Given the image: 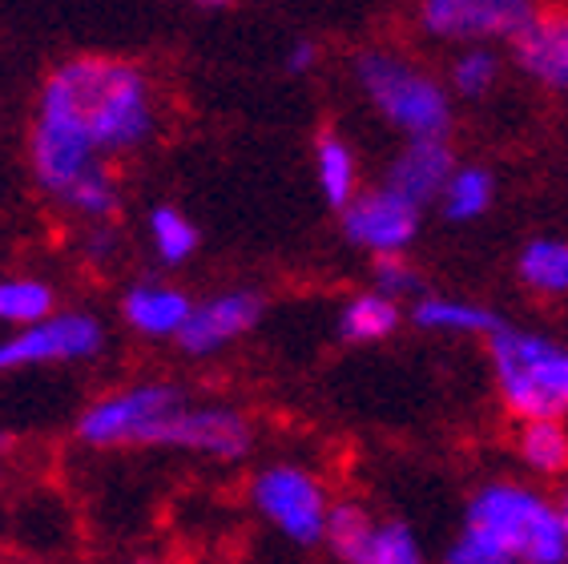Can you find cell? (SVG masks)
Returning <instances> with one entry per match:
<instances>
[{
    "label": "cell",
    "mask_w": 568,
    "mask_h": 564,
    "mask_svg": "<svg viewBox=\"0 0 568 564\" xmlns=\"http://www.w3.org/2000/svg\"><path fill=\"white\" fill-rule=\"evenodd\" d=\"M158 130L142 66L125 57H69L44 77L29 125V165L44 194L85 222H110L121 190L110 162L138 153Z\"/></svg>",
    "instance_id": "6da1fadb"
},
{
    "label": "cell",
    "mask_w": 568,
    "mask_h": 564,
    "mask_svg": "<svg viewBox=\"0 0 568 564\" xmlns=\"http://www.w3.org/2000/svg\"><path fill=\"white\" fill-rule=\"evenodd\" d=\"M444 564H568V521L545 492L493 480L468 500Z\"/></svg>",
    "instance_id": "7a4b0ae2"
},
{
    "label": "cell",
    "mask_w": 568,
    "mask_h": 564,
    "mask_svg": "<svg viewBox=\"0 0 568 564\" xmlns=\"http://www.w3.org/2000/svg\"><path fill=\"white\" fill-rule=\"evenodd\" d=\"M496 391L520 423L568 415V348L504 323L488 335Z\"/></svg>",
    "instance_id": "3957f363"
},
{
    "label": "cell",
    "mask_w": 568,
    "mask_h": 564,
    "mask_svg": "<svg viewBox=\"0 0 568 564\" xmlns=\"http://www.w3.org/2000/svg\"><path fill=\"white\" fill-rule=\"evenodd\" d=\"M355 77L383 118L412 141L448 138L452 130V93L427 69L412 66L407 57L387 49H367L355 57Z\"/></svg>",
    "instance_id": "277c9868"
},
{
    "label": "cell",
    "mask_w": 568,
    "mask_h": 564,
    "mask_svg": "<svg viewBox=\"0 0 568 564\" xmlns=\"http://www.w3.org/2000/svg\"><path fill=\"white\" fill-rule=\"evenodd\" d=\"M178 407H186V395L174 383H130L77 415V440L89 447H153Z\"/></svg>",
    "instance_id": "5b68a950"
},
{
    "label": "cell",
    "mask_w": 568,
    "mask_h": 564,
    "mask_svg": "<svg viewBox=\"0 0 568 564\" xmlns=\"http://www.w3.org/2000/svg\"><path fill=\"white\" fill-rule=\"evenodd\" d=\"M251 504L254 512L271 524L283 541L298 544V548H315L327 536L331 504L327 489L315 472H306L303 464H266L263 472H254L251 480Z\"/></svg>",
    "instance_id": "8992f818"
},
{
    "label": "cell",
    "mask_w": 568,
    "mask_h": 564,
    "mask_svg": "<svg viewBox=\"0 0 568 564\" xmlns=\"http://www.w3.org/2000/svg\"><path fill=\"white\" fill-rule=\"evenodd\" d=\"M105 351V323L89 311H57L44 323L0 339V371L49 367V363H85Z\"/></svg>",
    "instance_id": "52a82bcc"
},
{
    "label": "cell",
    "mask_w": 568,
    "mask_h": 564,
    "mask_svg": "<svg viewBox=\"0 0 568 564\" xmlns=\"http://www.w3.org/2000/svg\"><path fill=\"white\" fill-rule=\"evenodd\" d=\"M536 4L525 0H424L419 29L439 41H513L536 17Z\"/></svg>",
    "instance_id": "ba28073f"
},
{
    "label": "cell",
    "mask_w": 568,
    "mask_h": 564,
    "mask_svg": "<svg viewBox=\"0 0 568 564\" xmlns=\"http://www.w3.org/2000/svg\"><path fill=\"white\" fill-rule=\"evenodd\" d=\"M343 234L351 246L372 250L375 259L404 254L419 234V207H412L387 185H375L343 210Z\"/></svg>",
    "instance_id": "9c48e42d"
},
{
    "label": "cell",
    "mask_w": 568,
    "mask_h": 564,
    "mask_svg": "<svg viewBox=\"0 0 568 564\" xmlns=\"http://www.w3.org/2000/svg\"><path fill=\"white\" fill-rule=\"evenodd\" d=\"M254 432L246 415L234 407H178L165 427L158 432L153 447H178V452H197L214 460H242L251 452Z\"/></svg>",
    "instance_id": "30bf717a"
},
{
    "label": "cell",
    "mask_w": 568,
    "mask_h": 564,
    "mask_svg": "<svg viewBox=\"0 0 568 564\" xmlns=\"http://www.w3.org/2000/svg\"><path fill=\"white\" fill-rule=\"evenodd\" d=\"M263 294L258 291H219L194 303L186 331L178 335V348L186 355H219L222 348L251 335L263 319Z\"/></svg>",
    "instance_id": "8fae6325"
},
{
    "label": "cell",
    "mask_w": 568,
    "mask_h": 564,
    "mask_svg": "<svg viewBox=\"0 0 568 564\" xmlns=\"http://www.w3.org/2000/svg\"><path fill=\"white\" fill-rule=\"evenodd\" d=\"M456 153H452L448 141L424 138V141H407L404 150L395 153L392 170H387V190H395L399 198H407L412 207L424 210L427 202L444 198L448 182L456 178Z\"/></svg>",
    "instance_id": "7c38bea8"
},
{
    "label": "cell",
    "mask_w": 568,
    "mask_h": 564,
    "mask_svg": "<svg viewBox=\"0 0 568 564\" xmlns=\"http://www.w3.org/2000/svg\"><path fill=\"white\" fill-rule=\"evenodd\" d=\"M516 66L548 89H568V12H536L532 24L513 37Z\"/></svg>",
    "instance_id": "4fadbf2b"
},
{
    "label": "cell",
    "mask_w": 568,
    "mask_h": 564,
    "mask_svg": "<svg viewBox=\"0 0 568 564\" xmlns=\"http://www.w3.org/2000/svg\"><path fill=\"white\" fill-rule=\"evenodd\" d=\"M190 311H194V299L170 282H133L130 291L121 294V319L142 339H174L178 343V335L190 323Z\"/></svg>",
    "instance_id": "5bb4252c"
},
{
    "label": "cell",
    "mask_w": 568,
    "mask_h": 564,
    "mask_svg": "<svg viewBox=\"0 0 568 564\" xmlns=\"http://www.w3.org/2000/svg\"><path fill=\"white\" fill-rule=\"evenodd\" d=\"M315 178H318L323 198H327V207H335L339 214L363 194L359 190V162H355L351 145L335 130H323L315 138Z\"/></svg>",
    "instance_id": "9a60e30c"
},
{
    "label": "cell",
    "mask_w": 568,
    "mask_h": 564,
    "mask_svg": "<svg viewBox=\"0 0 568 564\" xmlns=\"http://www.w3.org/2000/svg\"><path fill=\"white\" fill-rule=\"evenodd\" d=\"M412 319L424 331H452V335H496L504 326V319L488 306L464 303V299H439V294H424Z\"/></svg>",
    "instance_id": "2e32d148"
},
{
    "label": "cell",
    "mask_w": 568,
    "mask_h": 564,
    "mask_svg": "<svg viewBox=\"0 0 568 564\" xmlns=\"http://www.w3.org/2000/svg\"><path fill=\"white\" fill-rule=\"evenodd\" d=\"M375 536H379V524H375L372 512L363 508L359 500H339L331 508L323 544H327V553L339 564H367Z\"/></svg>",
    "instance_id": "e0dca14e"
},
{
    "label": "cell",
    "mask_w": 568,
    "mask_h": 564,
    "mask_svg": "<svg viewBox=\"0 0 568 564\" xmlns=\"http://www.w3.org/2000/svg\"><path fill=\"white\" fill-rule=\"evenodd\" d=\"M399 323H404L399 303L379 291L355 294L339 311V335L347 343H383V339H392L399 331Z\"/></svg>",
    "instance_id": "ac0fdd59"
},
{
    "label": "cell",
    "mask_w": 568,
    "mask_h": 564,
    "mask_svg": "<svg viewBox=\"0 0 568 564\" xmlns=\"http://www.w3.org/2000/svg\"><path fill=\"white\" fill-rule=\"evenodd\" d=\"M516 452L536 476H565L568 472V432L560 420H532L520 423Z\"/></svg>",
    "instance_id": "d6986e66"
},
{
    "label": "cell",
    "mask_w": 568,
    "mask_h": 564,
    "mask_svg": "<svg viewBox=\"0 0 568 564\" xmlns=\"http://www.w3.org/2000/svg\"><path fill=\"white\" fill-rule=\"evenodd\" d=\"M57 315V294L41 279H0V323L12 331L44 323Z\"/></svg>",
    "instance_id": "ffe728a7"
},
{
    "label": "cell",
    "mask_w": 568,
    "mask_h": 564,
    "mask_svg": "<svg viewBox=\"0 0 568 564\" xmlns=\"http://www.w3.org/2000/svg\"><path fill=\"white\" fill-rule=\"evenodd\" d=\"M520 282L536 294H565L568 291V242L565 239H536L520 250Z\"/></svg>",
    "instance_id": "44dd1931"
},
{
    "label": "cell",
    "mask_w": 568,
    "mask_h": 564,
    "mask_svg": "<svg viewBox=\"0 0 568 564\" xmlns=\"http://www.w3.org/2000/svg\"><path fill=\"white\" fill-rule=\"evenodd\" d=\"M150 242L153 254L165 262V266H182L197 254V226L190 222L178 207H153L150 210Z\"/></svg>",
    "instance_id": "7402d4cb"
},
{
    "label": "cell",
    "mask_w": 568,
    "mask_h": 564,
    "mask_svg": "<svg viewBox=\"0 0 568 564\" xmlns=\"http://www.w3.org/2000/svg\"><path fill=\"white\" fill-rule=\"evenodd\" d=\"M493 194H496V182L488 170H480V165H459L456 178L448 182V190H444V218H452V222H471V218L488 214V207H493Z\"/></svg>",
    "instance_id": "603a6c76"
},
{
    "label": "cell",
    "mask_w": 568,
    "mask_h": 564,
    "mask_svg": "<svg viewBox=\"0 0 568 564\" xmlns=\"http://www.w3.org/2000/svg\"><path fill=\"white\" fill-rule=\"evenodd\" d=\"M448 77H452V93H459V98H484L500 81V57L493 49H484V44H471V49H464L452 61Z\"/></svg>",
    "instance_id": "cb8c5ba5"
},
{
    "label": "cell",
    "mask_w": 568,
    "mask_h": 564,
    "mask_svg": "<svg viewBox=\"0 0 568 564\" xmlns=\"http://www.w3.org/2000/svg\"><path fill=\"white\" fill-rule=\"evenodd\" d=\"M367 564H427V561L416 541V532L407 528L404 521H387V524H379V536H375Z\"/></svg>",
    "instance_id": "d4e9b609"
},
{
    "label": "cell",
    "mask_w": 568,
    "mask_h": 564,
    "mask_svg": "<svg viewBox=\"0 0 568 564\" xmlns=\"http://www.w3.org/2000/svg\"><path fill=\"white\" fill-rule=\"evenodd\" d=\"M375 291L395 299V303H404L412 294L424 291V279L404 254H387V259H375Z\"/></svg>",
    "instance_id": "484cf974"
},
{
    "label": "cell",
    "mask_w": 568,
    "mask_h": 564,
    "mask_svg": "<svg viewBox=\"0 0 568 564\" xmlns=\"http://www.w3.org/2000/svg\"><path fill=\"white\" fill-rule=\"evenodd\" d=\"M318 66V44L315 41H295L291 49H286V73H311V69Z\"/></svg>",
    "instance_id": "4316f807"
},
{
    "label": "cell",
    "mask_w": 568,
    "mask_h": 564,
    "mask_svg": "<svg viewBox=\"0 0 568 564\" xmlns=\"http://www.w3.org/2000/svg\"><path fill=\"white\" fill-rule=\"evenodd\" d=\"M133 564H174V561H162V556H138Z\"/></svg>",
    "instance_id": "83f0119b"
},
{
    "label": "cell",
    "mask_w": 568,
    "mask_h": 564,
    "mask_svg": "<svg viewBox=\"0 0 568 564\" xmlns=\"http://www.w3.org/2000/svg\"><path fill=\"white\" fill-rule=\"evenodd\" d=\"M560 516L568 521V484H565V492H560Z\"/></svg>",
    "instance_id": "f1b7e54d"
},
{
    "label": "cell",
    "mask_w": 568,
    "mask_h": 564,
    "mask_svg": "<svg viewBox=\"0 0 568 564\" xmlns=\"http://www.w3.org/2000/svg\"><path fill=\"white\" fill-rule=\"evenodd\" d=\"M0 447H9V435H4V432H0Z\"/></svg>",
    "instance_id": "f546056e"
},
{
    "label": "cell",
    "mask_w": 568,
    "mask_h": 564,
    "mask_svg": "<svg viewBox=\"0 0 568 564\" xmlns=\"http://www.w3.org/2000/svg\"><path fill=\"white\" fill-rule=\"evenodd\" d=\"M17 564H29V561H17Z\"/></svg>",
    "instance_id": "4dcf8cb0"
}]
</instances>
